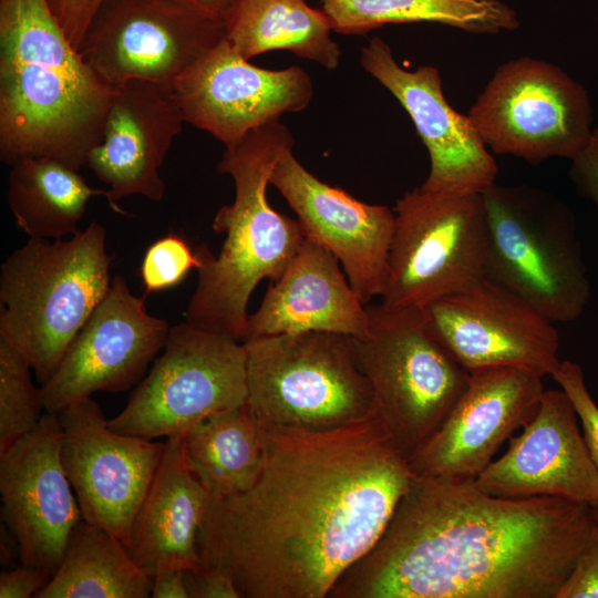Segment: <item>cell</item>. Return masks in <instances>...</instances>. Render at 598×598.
<instances>
[{
	"label": "cell",
	"mask_w": 598,
	"mask_h": 598,
	"mask_svg": "<svg viewBox=\"0 0 598 598\" xmlns=\"http://www.w3.org/2000/svg\"><path fill=\"white\" fill-rule=\"evenodd\" d=\"M266 435L256 483L209 498L202 567L221 570L240 598H327L388 525L409 461L375 411L329 431Z\"/></svg>",
	"instance_id": "cell-1"
},
{
	"label": "cell",
	"mask_w": 598,
	"mask_h": 598,
	"mask_svg": "<svg viewBox=\"0 0 598 598\" xmlns=\"http://www.w3.org/2000/svg\"><path fill=\"white\" fill-rule=\"evenodd\" d=\"M592 533L585 502L503 498L413 475L327 598H555Z\"/></svg>",
	"instance_id": "cell-2"
},
{
	"label": "cell",
	"mask_w": 598,
	"mask_h": 598,
	"mask_svg": "<svg viewBox=\"0 0 598 598\" xmlns=\"http://www.w3.org/2000/svg\"><path fill=\"white\" fill-rule=\"evenodd\" d=\"M115 89L71 44L47 0H0V158L80 171L102 141Z\"/></svg>",
	"instance_id": "cell-3"
},
{
	"label": "cell",
	"mask_w": 598,
	"mask_h": 598,
	"mask_svg": "<svg viewBox=\"0 0 598 598\" xmlns=\"http://www.w3.org/2000/svg\"><path fill=\"white\" fill-rule=\"evenodd\" d=\"M292 146L289 128L277 121L225 147L217 171L233 178L235 198L213 220V230L225 235L218 256L204 244L196 248L202 266L187 322L243 342L252 291L262 279L275 281L306 240L298 219L277 213L267 199L271 173Z\"/></svg>",
	"instance_id": "cell-4"
},
{
	"label": "cell",
	"mask_w": 598,
	"mask_h": 598,
	"mask_svg": "<svg viewBox=\"0 0 598 598\" xmlns=\"http://www.w3.org/2000/svg\"><path fill=\"white\" fill-rule=\"evenodd\" d=\"M106 233L97 221L60 239L29 238L0 270V337L43 384L111 286Z\"/></svg>",
	"instance_id": "cell-5"
},
{
	"label": "cell",
	"mask_w": 598,
	"mask_h": 598,
	"mask_svg": "<svg viewBox=\"0 0 598 598\" xmlns=\"http://www.w3.org/2000/svg\"><path fill=\"white\" fill-rule=\"evenodd\" d=\"M243 343L246 404L265 433L329 431L374 412L352 337L307 331Z\"/></svg>",
	"instance_id": "cell-6"
},
{
	"label": "cell",
	"mask_w": 598,
	"mask_h": 598,
	"mask_svg": "<svg viewBox=\"0 0 598 598\" xmlns=\"http://www.w3.org/2000/svg\"><path fill=\"white\" fill-rule=\"evenodd\" d=\"M488 231L486 278L506 287L551 322L578 319L589 282L570 210L528 185L482 193Z\"/></svg>",
	"instance_id": "cell-7"
},
{
	"label": "cell",
	"mask_w": 598,
	"mask_h": 598,
	"mask_svg": "<svg viewBox=\"0 0 598 598\" xmlns=\"http://www.w3.org/2000/svg\"><path fill=\"white\" fill-rule=\"evenodd\" d=\"M369 328L352 338L374 411L409 458L437 430L470 372L431 336L422 309L367 305Z\"/></svg>",
	"instance_id": "cell-8"
},
{
	"label": "cell",
	"mask_w": 598,
	"mask_h": 598,
	"mask_svg": "<svg viewBox=\"0 0 598 598\" xmlns=\"http://www.w3.org/2000/svg\"><path fill=\"white\" fill-rule=\"evenodd\" d=\"M381 302L423 309L486 278L488 231L482 194L416 187L398 199Z\"/></svg>",
	"instance_id": "cell-9"
},
{
	"label": "cell",
	"mask_w": 598,
	"mask_h": 598,
	"mask_svg": "<svg viewBox=\"0 0 598 598\" xmlns=\"http://www.w3.org/2000/svg\"><path fill=\"white\" fill-rule=\"evenodd\" d=\"M163 350L125 408L109 420L114 431L168 439L246 403L243 342L185 321L171 327Z\"/></svg>",
	"instance_id": "cell-10"
},
{
	"label": "cell",
	"mask_w": 598,
	"mask_h": 598,
	"mask_svg": "<svg viewBox=\"0 0 598 598\" xmlns=\"http://www.w3.org/2000/svg\"><path fill=\"white\" fill-rule=\"evenodd\" d=\"M468 116L494 153L532 164L573 159L594 131L586 89L559 66L532 56L499 65Z\"/></svg>",
	"instance_id": "cell-11"
},
{
	"label": "cell",
	"mask_w": 598,
	"mask_h": 598,
	"mask_svg": "<svg viewBox=\"0 0 598 598\" xmlns=\"http://www.w3.org/2000/svg\"><path fill=\"white\" fill-rule=\"evenodd\" d=\"M225 38V23L174 0H105L78 51L115 90L141 80L171 92Z\"/></svg>",
	"instance_id": "cell-12"
},
{
	"label": "cell",
	"mask_w": 598,
	"mask_h": 598,
	"mask_svg": "<svg viewBox=\"0 0 598 598\" xmlns=\"http://www.w3.org/2000/svg\"><path fill=\"white\" fill-rule=\"evenodd\" d=\"M58 415L61 460L83 520L127 546L165 443L114 431L91 396L69 404Z\"/></svg>",
	"instance_id": "cell-13"
},
{
	"label": "cell",
	"mask_w": 598,
	"mask_h": 598,
	"mask_svg": "<svg viewBox=\"0 0 598 598\" xmlns=\"http://www.w3.org/2000/svg\"><path fill=\"white\" fill-rule=\"evenodd\" d=\"M422 311L431 336L467 371L507 367L544 378L560 365L555 323L488 278Z\"/></svg>",
	"instance_id": "cell-14"
},
{
	"label": "cell",
	"mask_w": 598,
	"mask_h": 598,
	"mask_svg": "<svg viewBox=\"0 0 598 598\" xmlns=\"http://www.w3.org/2000/svg\"><path fill=\"white\" fill-rule=\"evenodd\" d=\"M468 372L447 416L409 458L413 475L472 483L502 444L535 415L545 391L542 377L507 367Z\"/></svg>",
	"instance_id": "cell-15"
},
{
	"label": "cell",
	"mask_w": 598,
	"mask_h": 598,
	"mask_svg": "<svg viewBox=\"0 0 598 598\" xmlns=\"http://www.w3.org/2000/svg\"><path fill=\"white\" fill-rule=\"evenodd\" d=\"M171 326L147 312L122 276L113 277L103 300L40 385L44 410L59 413L96 392L134 385L165 347Z\"/></svg>",
	"instance_id": "cell-16"
},
{
	"label": "cell",
	"mask_w": 598,
	"mask_h": 598,
	"mask_svg": "<svg viewBox=\"0 0 598 598\" xmlns=\"http://www.w3.org/2000/svg\"><path fill=\"white\" fill-rule=\"evenodd\" d=\"M58 413L0 451L1 519L11 532L21 564L55 574L69 540L83 519L61 460Z\"/></svg>",
	"instance_id": "cell-17"
},
{
	"label": "cell",
	"mask_w": 598,
	"mask_h": 598,
	"mask_svg": "<svg viewBox=\"0 0 598 598\" xmlns=\"http://www.w3.org/2000/svg\"><path fill=\"white\" fill-rule=\"evenodd\" d=\"M169 93L185 123L230 147L250 131L279 121L283 113L302 111L313 89L302 69L258 68L225 38L197 60Z\"/></svg>",
	"instance_id": "cell-18"
},
{
	"label": "cell",
	"mask_w": 598,
	"mask_h": 598,
	"mask_svg": "<svg viewBox=\"0 0 598 598\" xmlns=\"http://www.w3.org/2000/svg\"><path fill=\"white\" fill-rule=\"evenodd\" d=\"M360 62L399 101L427 148L430 172L420 186L442 195L482 194L496 183L497 165L468 115L444 96L437 68H402L379 37L362 48Z\"/></svg>",
	"instance_id": "cell-19"
},
{
	"label": "cell",
	"mask_w": 598,
	"mask_h": 598,
	"mask_svg": "<svg viewBox=\"0 0 598 598\" xmlns=\"http://www.w3.org/2000/svg\"><path fill=\"white\" fill-rule=\"evenodd\" d=\"M270 184L287 200L306 236L339 260L363 305L383 293L394 210L355 199L309 171L287 150L277 162Z\"/></svg>",
	"instance_id": "cell-20"
},
{
	"label": "cell",
	"mask_w": 598,
	"mask_h": 598,
	"mask_svg": "<svg viewBox=\"0 0 598 598\" xmlns=\"http://www.w3.org/2000/svg\"><path fill=\"white\" fill-rule=\"evenodd\" d=\"M563 389L545 390L523 432L473 482L503 498L560 497L598 503V471Z\"/></svg>",
	"instance_id": "cell-21"
},
{
	"label": "cell",
	"mask_w": 598,
	"mask_h": 598,
	"mask_svg": "<svg viewBox=\"0 0 598 598\" xmlns=\"http://www.w3.org/2000/svg\"><path fill=\"white\" fill-rule=\"evenodd\" d=\"M184 120L171 93L162 86L134 80L115 90L103 136L86 166L109 185L111 208L127 215L117 200L142 195L152 202L165 196L159 167L182 132Z\"/></svg>",
	"instance_id": "cell-22"
},
{
	"label": "cell",
	"mask_w": 598,
	"mask_h": 598,
	"mask_svg": "<svg viewBox=\"0 0 598 598\" xmlns=\"http://www.w3.org/2000/svg\"><path fill=\"white\" fill-rule=\"evenodd\" d=\"M368 328L367 306L338 258L307 237L282 274L269 282L259 308L249 315L243 342L307 331L360 338Z\"/></svg>",
	"instance_id": "cell-23"
},
{
	"label": "cell",
	"mask_w": 598,
	"mask_h": 598,
	"mask_svg": "<svg viewBox=\"0 0 598 598\" xmlns=\"http://www.w3.org/2000/svg\"><path fill=\"white\" fill-rule=\"evenodd\" d=\"M209 498L186 464L183 435L166 439L132 525L126 546L132 558L153 576L202 568L198 535Z\"/></svg>",
	"instance_id": "cell-24"
},
{
	"label": "cell",
	"mask_w": 598,
	"mask_h": 598,
	"mask_svg": "<svg viewBox=\"0 0 598 598\" xmlns=\"http://www.w3.org/2000/svg\"><path fill=\"white\" fill-rule=\"evenodd\" d=\"M183 440L189 471L213 497L248 489L266 464L267 435L246 403L196 424Z\"/></svg>",
	"instance_id": "cell-25"
},
{
	"label": "cell",
	"mask_w": 598,
	"mask_h": 598,
	"mask_svg": "<svg viewBox=\"0 0 598 598\" xmlns=\"http://www.w3.org/2000/svg\"><path fill=\"white\" fill-rule=\"evenodd\" d=\"M225 25L227 40L246 60L287 50L328 70L339 65L329 17L305 0H240Z\"/></svg>",
	"instance_id": "cell-26"
},
{
	"label": "cell",
	"mask_w": 598,
	"mask_h": 598,
	"mask_svg": "<svg viewBox=\"0 0 598 598\" xmlns=\"http://www.w3.org/2000/svg\"><path fill=\"white\" fill-rule=\"evenodd\" d=\"M153 578L123 542L82 519L58 570L34 598H147Z\"/></svg>",
	"instance_id": "cell-27"
},
{
	"label": "cell",
	"mask_w": 598,
	"mask_h": 598,
	"mask_svg": "<svg viewBox=\"0 0 598 598\" xmlns=\"http://www.w3.org/2000/svg\"><path fill=\"white\" fill-rule=\"evenodd\" d=\"M106 194L89 186L79 171L50 158L21 159L8 177V205L29 238L73 236L90 198Z\"/></svg>",
	"instance_id": "cell-28"
},
{
	"label": "cell",
	"mask_w": 598,
	"mask_h": 598,
	"mask_svg": "<svg viewBox=\"0 0 598 598\" xmlns=\"http://www.w3.org/2000/svg\"><path fill=\"white\" fill-rule=\"evenodd\" d=\"M333 31L364 34L388 23L437 22L467 32L513 31L519 21L501 0H321Z\"/></svg>",
	"instance_id": "cell-29"
},
{
	"label": "cell",
	"mask_w": 598,
	"mask_h": 598,
	"mask_svg": "<svg viewBox=\"0 0 598 598\" xmlns=\"http://www.w3.org/2000/svg\"><path fill=\"white\" fill-rule=\"evenodd\" d=\"M27 358L0 337V451L31 432L44 409Z\"/></svg>",
	"instance_id": "cell-30"
},
{
	"label": "cell",
	"mask_w": 598,
	"mask_h": 598,
	"mask_svg": "<svg viewBox=\"0 0 598 598\" xmlns=\"http://www.w3.org/2000/svg\"><path fill=\"white\" fill-rule=\"evenodd\" d=\"M202 260L198 252L192 250L186 240L176 234H168L146 250L141 277L146 292L172 288L184 280L192 269H198Z\"/></svg>",
	"instance_id": "cell-31"
},
{
	"label": "cell",
	"mask_w": 598,
	"mask_h": 598,
	"mask_svg": "<svg viewBox=\"0 0 598 598\" xmlns=\"http://www.w3.org/2000/svg\"><path fill=\"white\" fill-rule=\"evenodd\" d=\"M569 396L581 423L591 458L598 471V405L590 395L582 369L569 360L561 361L551 375ZM598 511V503L591 506Z\"/></svg>",
	"instance_id": "cell-32"
},
{
	"label": "cell",
	"mask_w": 598,
	"mask_h": 598,
	"mask_svg": "<svg viewBox=\"0 0 598 598\" xmlns=\"http://www.w3.org/2000/svg\"><path fill=\"white\" fill-rule=\"evenodd\" d=\"M555 598H598V532L595 527L587 547Z\"/></svg>",
	"instance_id": "cell-33"
},
{
	"label": "cell",
	"mask_w": 598,
	"mask_h": 598,
	"mask_svg": "<svg viewBox=\"0 0 598 598\" xmlns=\"http://www.w3.org/2000/svg\"><path fill=\"white\" fill-rule=\"evenodd\" d=\"M105 0H47L71 44L79 50L85 30Z\"/></svg>",
	"instance_id": "cell-34"
},
{
	"label": "cell",
	"mask_w": 598,
	"mask_h": 598,
	"mask_svg": "<svg viewBox=\"0 0 598 598\" xmlns=\"http://www.w3.org/2000/svg\"><path fill=\"white\" fill-rule=\"evenodd\" d=\"M570 161L573 182L598 207V126L594 128L584 148Z\"/></svg>",
	"instance_id": "cell-35"
},
{
	"label": "cell",
	"mask_w": 598,
	"mask_h": 598,
	"mask_svg": "<svg viewBox=\"0 0 598 598\" xmlns=\"http://www.w3.org/2000/svg\"><path fill=\"white\" fill-rule=\"evenodd\" d=\"M190 598H240L231 579L210 567L184 570Z\"/></svg>",
	"instance_id": "cell-36"
},
{
	"label": "cell",
	"mask_w": 598,
	"mask_h": 598,
	"mask_svg": "<svg viewBox=\"0 0 598 598\" xmlns=\"http://www.w3.org/2000/svg\"><path fill=\"white\" fill-rule=\"evenodd\" d=\"M52 576L39 567L21 564L0 574L1 598H30L47 585Z\"/></svg>",
	"instance_id": "cell-37"
},
{
	"label": "cell",
	"mask_w": 598,
	"mask_h": 598,
	"mask_svg": "<svg viewBox=\"0 0 598 598\" xmlns=\"http://www.w3.org/2000/svg\"><path fill=\"white\" fill-rule=\"evenodd\" d=\"M151 597L189 598L184 570H161L154 575Z\"/></svg>",
	"instance_id": "cell-38"
},
{
	"label": "cell",
	"mask_w": 598,
	"mask_h": 598,
	"mask_svg": "<svg viewBox=\"0 0 598 598\" xmlns=\"http://www.w3.org/2000/svg\"><path fill=\"white\" fill-rule=\"evenodd\" d=\"M226 24L240 0H174Z\"/></svg>",
	"instance_id": "cell-39"
},
{
	"label": "cell",
	"mask_w": 598,
	"mask_h": 598,
	"mask_svg": "<svg viewBox=\"0 0 598 598\" xmlns=\"http://www.w3.org/2000/svg\"><path fill=\"white\" fill-rule=\"evenodd\" d=\"M592 518H594V527L596 532H598V511L594 508H592Z\"/></svg>",
	"instance_id": "cell-40"
}]
</instances>
